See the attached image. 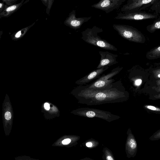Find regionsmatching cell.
<instances>
[{
	"label": "cell",
	"mask_w": 160,
	"mask_h": 160,
	"mask_svg": "<svg viewBox=\"0 0 160 160\" xmlns=\"http://www.w3.org/2000/svg\"><path fill=\"white\" fill-rule=\"evenodd\" d=\"M108 68L109 67L106 66L97 69L93 71L84 77L77 81L76 83L78 84L82 85L88 83L94 79L98 77L103 72L108 69Z\"/></svg>",
	"instance_id": "30bf717a"
},
{
	"label": "cell",
	"mask_w": 160,
	"mask_h": 160,
	"mask_svg": "<svg viewBox=\"0 0 160 160\" xmlns=\"http://www.w3.org/2000/svg\"><path fill=\"white\" fill-rule=\"evenodd\" d=\"M99 53L101 56V58L96 69L109 67L117 63V58L118 56L117 55L108 52L99 51Z\"/></svg>",
	"instance_id": "ba28073f"
},
{
	"label": "cell",
	"mask_w": 160,
	"mask_h": 160,
	"mask_svg": "<svg viewBox=\"0 0 160 160\" xmlns=\"http://www.w3.org/2000/svg\"><path fill=\"white\" fill-rule=\"evenodd\" d=\"M11 117V114L9 112H7L5 114V118L7 120H10Z\"/></svg>",
	"instance_id": "7402d4cb"
},
{
	"label": "cell",
	"mask_w": 160,
	"mask_h": 160,
	"mask_svg": "<svg viewBox=\"0 0 160 160\" xmlns=\"http://www.w3.org/2000/svg\"><path fill=\"white\" fill-rule=\"evenodd\" d=\"M21 34V31H19L16 33L15 35V37L17 38L19 37Z\"/></svg>",
	"instance_id": "4316f807"
},
{
	"label": "cell",
	"mask_w": 160,
	"mask_h": 160,
	"mask_svg": "<svg viewBox=\"0 0 160 160\" xmlns=\"http://www.w3.org/2000/svg\"><path fill=\"white\" fill-rule=\"evenodd\" d=\"M122 68H117L113 69L111 72L106 75H103L99 79L88 88L93 89H105L109 87L113 82L114 79H110L119 73Z\"/></svg>",
	"instance_id": "277c9868"
},
{
	"label": "cell",
	"mask_w": 160,
	"mask_h": 160,
	"mask_svg": "<svg viewBox=\"0 0 160 160\" xmlns=\"http://www.w3.org/2000/svg\"><path fill=\"white\" fill-rule=\"evenodd\" d=\"M92 145V143L91 142H88L86 143V146L88 147H90Z\"/></svg>",
	"instance_id": "83f0119b"
},
{
	"label": "cell",
	"mask_w": 160,
	"mask_h": 160,
	"mask_svg": "<svg viewBox=\"0 0 160 160\" xmlns=\"http://www.w3.org/2000/svg\"><path fill=\"white\" fill-rule=\"evenodd\" d=\"M103 31L102 28L94 26L88 28L82 32V39L86 42L101 48L114 51L117 49L106 40L101 38L98 33Z\"/></svg>",
	"instance_id": "6da1fadb"
},
{
	"label": "cell",
	"mask_w": 160,
	"mask_h": 160,
	"mask_svg": "<svg viewBox=\"0 0 160 160\" xmlns=\"http://www.w3.org/2000/svg\"><path fill=\"white\" fill-rule=\"evenodd\" d=\"M143 107L147 111L160 114V107L150 104H145L143 106Z\"/></svg>",
	"instance_id": "5bb4252c"
},
{
	"label": "cell",
	"mask_w": 160,
	"mask_h": 160,
	"mask_svg": "<svg viewBox=\"0 0 160 160\" xmlns=\"http://www.w3.org/2000/svg\"><path fill=\"white\" fill-rule=\"evenodd\" d=\"M106 159L107 160H113V159L111 156L108 155L106 157Z\"/></svg>",
	"instance_id": "f1b7e54d"
},
{
	"label": "cell",
	"mask_w": 160,
	"mask_h": 160,
	"mask_svg": "<svg viewBox=\"0 0 160 160\" xmlns=\"http://www.w3.org/2000/svg\"><path fill=\"white\" fill-rule=\"evenodd\" d=\"M80 95L87 98H94L99 101H102L108 98H115L121 95V93L113 89L99 90L87 88L82 90Z\"/></svg>",
	"instance_id": "3957f363"
},
{
	"label": "cell",
	"mask_w": 160,
	"mask_h": 160,
	"mask_svg": "<svg viewBox=\"0 0 160 160\" xmlns=\"http://www.w3.org/2000/svg\"><path fill=\"white\" fill-rule=\"evenodd\" d=\"M44 107L47 110H48L50 108L49 104L48 103H45L44 104Z\"/></svg>",
	"instance_id": "484cf974"
},
{
	"label": "cell",
	"mask_w": 160,
	"mask_h": 160,
	"mask_svg": "<svg viewBox=\"0 0 160 160\" xmlns=\"http://www.w3.org/2000/svg\"><path fill=\"white\" fill-rule=\"evenodd\" d=\"M149 139L151 141H156L160 139V129L152 134Z\"/></svg>",
	"instance_id": "ac0fdd59"
},
{
	"label": "cell",
	"mask_w": 160,
	"mask_h": 160,
	"mask_svg": "<svg viewBox=\"0 0 160 160\" xmlns=\"http://www.w3.org/2000/svg\"><path fill=\"white\" fill-rule=\"evenodd\" d=\"M160 86V79H154V82L152 83L149 86L146 88H150L153 87H159Z\"/></svg>",
	"instance_id": "ffe728a7"
},
{
	"label": "cell",
	"mask_w": 160,
	"mask_h": 160,
	"mask_svg": "<svg viewBox=\"0 0 160 160\" xmlns=\"http://www.w3.org/2000/svg\"><path fill=\"white\" fill-rule=\"evenodd\" d=\"M120 13L114 18V19L119 20H139L156 18L155 15L143 12H134L128 11Z\"/></svg>",
	"instance_id": "5b68a950"
},
{
	"label": "cell",
	"mask_w": 160,
	"mask_h": 160,
	"mask_svg": "<svg viewBox=\"0 0 160 160\" xmlns=\"http://www.w3.org/2000/svg\"><path fill=\"white\" fill-rule=\"evenodd\" d=\"M71 140L69 138H67L63 140L62 142V143L64 145H67L69 143L71 142Z\"/></svg>",
	"instance_id": "cb8c5ba5"
},
{
	"label": "cell",
	"mask_w": 160,
	"mask_h": 160,
	"mask_svg": "<svg viewBox=\"0 0 160 160\" xmlns=\"http://www.w3.org/2000/svg\"><path fill=\"white\" fill-rule=\"evenodd\" d=\"M86 116L88 118H93L95 116L96 114L94 112L92 111H89L86 113Z\"/></svg>",
	"instance_id": "44dd1931"
},
{
	"label": "cell",
	"mask_w": 160,
	"mask_h": 160,
	"mask_svg": "<svg viewBox=\"0 0 160 160\" xmlns=\"http://www.w3.org/2000/svg\"><path fill=\"white\" fill-rule=\"evenodd\" d=\"M126 145L128 156L134 157L136 156L137 152L138 146L135 137L130 130H129Z\"/></svg>",
	"instance_id": "8fae6325"
},
{
	"label": "cell",
	"mask_w": 160,
	"mask_h": 160,
	"mask_svg": "<svg viewBox=\"0 0 160 160\" xmlns=\"http://www.w3.org/2000/svg\"><path fill=\"white\" fill-rule=\"evenodd\" d=\"M149 99L152 100L160 99V92L149 95Z\"/></svg>",
	"instance_id": "d6986e66"
},
{
	"label": "cell",
	"mask_w": 160,
	"mask_h": 160,
	"mask_svg": "<svg viewBox=\"0 0 160 160\" xmlns=\"http://www.w3.org/2000/svg\"><path fill=\"white\" fill-rule=\"evenodd\" d=\"M3 8H4V4L3 3L1 2L0 3V8L1 12Z\"/></svg>",
	"instance_id": "f546056e"
},
{
	"label": "cell",
	"mask_w": 160,
	"mask_h": 160,
	"mask_svg": "<svg viewBox=\"0 0 160 160\" xmlns=\"http://www.w3.org/2000/svg\"><path fill=\"white\" fill-rule=\"evenodd\" d=\"M24 0H23L20 3L5 8V9L1 12L0 15L2 16H7L11 15L16 10H17L22 5Z\"/></svg>",
	"instance_id": "4fadbf2b"
},
{
	"label": "cell",
	"mask_w": 160,
	"mask_h": 160,
	"mask_svg": "<svg viewBox=\"0 0 160 160\" xmlns=\"http://www.w3.org/2000/svg\"><path fill=\"white\" fill-rule=\"evenodd\" d=\"M150 72L154 79H160V67L152 69Z\"/></svg>",
	"instance_id": "e0dca14e"
},
{
	"label": "cell",
	"mask_w": 160,
	"mask_h": 160,
	"mask_svg": "<svg viewBox=\"0 0 160 160\" xmlns=\"http://www.w3.org/2000/svg\"><path fill=\"white\" fill-rule=\"evenodd\" d=\"M146 57L149 60H153L160 58V45L152 48L148 52Z\"/></svg>",
	"instance_id": "7c38bea8"
},
{
	"label": "cell",
	"mask_w": 160,
	"mask_h": 160,
	"mask_svg": "<svg viewBox=\"0 0 160 160\" xmlns=\"http://www.w3.org/2000/svg\"><path fill=\"white\" fill-rule=\"evenodd\" d=\"M159 29H160V21H157L147 27V30L151 33Z\"/></svg>",
	"instance_id": "9a60e30c"
},
{
	"label": "cell",
	"mask_w": 160,
	"mask_h": 160,
	"mask_svg": "<svg viewBox=\"0 0 160 160\" xmlns=\"http://www.w3.org/2000/svg\"><path fill=\"white\" fill-rule=\"evenodd\" d=\"M16 0H2L4 2H6V3L8 5L11 4Z\"/></svg>",
	"instance_id": "d4e9b609"
},
{
	"label": "cell",
	"mask_w": 160,
	"mask_h": 160,
	"mask_svg": "<svg viewBox=\"0 0 160 160\" xmlns=\"http://www.w3.org/2000/svg\"><path fill=\"white\" fill-rule=\"evenodd\" d=\"M113 28L122 37L129 41L135 42L143 43L145 42L144 35L136 28L131 26L114 24Z\"/></svg>",
	"instance_id": "7a4b0ae2"
},
{
	"label": "cell",
	"mask_w": 160,
	"mask_h": 160,
	"mask_svg": "<svg viewBox=\"0 0 160 160\" xmlns=\"http://www.w3.org/2000/svg\"><path fill=\"white\" fill-rule=\"evenodd\" d=\"M76 15L75 10H73L65 21V23L67 25L75 29L79 28L83 23L88 22L92 18L91 16L77 18Z\"/></svg>",
	"instance_id": "52a82bcc"
},
{
	"label": "cell",
	"mask_w": 160,
	"mask_h": 160,
	"mask_svg": "<svg viewBox=\"0 0 160 160\" xmlns=\"http://www.w3.org/2000/svg\"><path fill=\"white\" fill-rule=\"evenodd\" d=\"M156 0H128L127 4L122 8V12L137 10L142 6L153 2Z\"/></svg>",
	"instance_id": "9c48e42d"
},
{
	"label": "cell",
	"mask_w": 160,
	"mask_h": 160,
	"mask_svg": "<svg viewBox=\"0 0 160 160\" xmlns=\"http://www.w3.org/2000/svg\"><path fill=\"white\" fill-rule=\"evenodd\" d=\"M142 82V80L140 78H138L136 79L134 83L136 85L139 86Z\"/></svg>",
	"instance_id": "603a6c76"
},
{
	"label": "cell",
	"mask_w": 160,
	"mask_h": 160,
	"mask_svg": "<svg viewBox=\"0 0 160 160\" xmlns=\"http://www.w3.org/2000/svg\"><path fill=\"white\" fill-rule=\"evenodd\" d=\"M43 1H44V2H47V0H43Z\"/></svg>",
	"instance_id": "4dcf8cb0"
},
{
	"label": "cell",
	"mask_w": 160,
	"mask_h": 160,
	"mask_svg": "<svg viewBox=\"0 0 160 160\" xmlns=\"http://www.w3.org/2000/svg\"><path fill=\"white\" fill-rule=\"evenodd\" d=\"M144 92L149 95L160 92V86L153 87L145 88Z\"/></svg>",
	"instance_id": "2e32d148"
},
{
	"label": "cell",
	"mask_w": 160,
	"mask_h": 160,
	"mask_svg": "<svg viewBox=\"0 0 160 160\" xmlns=\"http://www.w3.org/2000/svg\"><path fill=\"white\" fill-rule=\"evenodd\" d=\"M127 0H100L91 6L92 8L104 11L108 13L119 8Z\"/></svg>",
	"instance_id": "8992f818"
}]
</instances>
